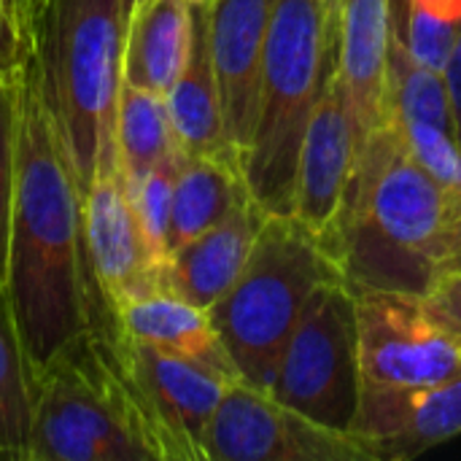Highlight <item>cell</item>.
Wrapping results in <instances>:
<instances>
[{
	"instance_id": "1",
	"label": "cell",
	"mask_w": 461,
	"mask_h": 461,
	"mask_svg": "<svg viewBox=\"0 0 461 461\" xmlns=\"http://www.w3.org/2000/svg\"><path fill=\"white\" fill-rule=\"evenodd\" d=\"M5 289L32 370L116 321L89 267L84 194L30 57L16 81V184Z\"/></svg>"
},
{
	"instance_id": "2",
	"label": "cell",
	"mask_w": 461,
	"mask_h": 461,
	"mask_svg": "<svg viewBox=\"0 0 461 461\" xmlns=\"http://www.w3.org/2000/svg\"><path fill=\"white\" fill-rule=\"evenodd\" d=\"M461 197L411 154L392 113L359 149L346 205L327 243L351 289L429 294Z\"/></svg>"
},
{
	"instance_id": "3",
	"label": "cell",
	"mask_w": 461,
	"mask_h": 461,
	"mask_svg": "<svg viewBox=\"0 0 461 461\" xmlns=\"http://www.w3.org/2000/svg\"><path fill=\"white\" fill-rule=\"evenodd\" d=\"M24 461H167L116 321L35 370Z\"/></svg>"
},
{
	"instance_id": "4",
	"label": "cell",
	"mask_w": 461,
	"mask_h": 461,
	"mask_svg": "<svg viewBox=\"0 0 461 461\" xmlns=\"http://www.w3.org/2000/svg\"><path fill=\"white\" fill-rule=\"evenodd\" d=\"M122 49V0H38L32 59L81 194L95 173L119 157L113 124Z\"/></svg>"
},
{
	"instance_id": "5",
	"label": "cell",
	"mask_w": 461,
	"mask_h": 461,
	"mask_svg": "<svg viewBox=\"0 0 461 461\" xmlns=\"http://www.w3.org/2000/svg\"><path fill=\"white\" fill-rule=\"evenodd\" d=\"M327 0H276L270 19L259 108L240 157L249 192L270 216H292L303 138L335 54Z\"/></svg>"
},
{
	"instance_id": "6",
	"label": "cell",
	"mask_w": 461,
	"mask_h": 461,
	"mask_svg": "<svg viewBox=\"0 0 461 461\" xmlns=\"http://www.w3.org/2000/svg\"><path fill=\"white\" fill-rule=\"evenodd\" d=\"M346 281L338 262L297 216H267L238 281L208 308L238 375L270 389L281 354L311 297Z\"/></svg>"
},
{
	"instance_id": "7",
	"label": "cell",
	"mask_w": 461,
	"mask_h": 461,
	"mask_svg": "<svg viewBox=\"0 0 461 461\" xmlns=\"http://www.w3.org/2000/svg\"><path fill=\"white\" fill-rule=\"evenodd\" d=\"M362 386L357 292L332 281L311 297L267 392L305 419L354 435Z\"/></svg>"
},
{
	"instance_id": "8",
	"label": "cell",
	"mask_w": 461,
	"mask_h": 461,
	"mask_svg": "<svg viewBox=\"0 0 461 461\" xmlns=\"http://www.w3.org/2000/svg\"><path fill=\"white\" fill-rule=\"evenodd\" d=\"M354 292L365 384L427 386L461 375V327L429 294Z\"/></svg>"
},
{
	"instance_id": "9",
	"label": "cell",
	"mask_w": 461,
	"mask_h": 461,
	"mask_svg": "<svg viewBox=\"0 0 461 461\" xmlns=\"http://www.w3.org/2000/svg\"><path fill=\"white\" fill-rule=\"evenodd\" d=\"M205 461H373L354 438L327 429L238 378L227 386L203 440Z\"/></svg>"
},
{
	"instance_id": "10",
	"label": "cell",
	"mask_w": 461,
	"mask_h": 461,
	"mask_svg": "<svg viewBox=\"0 0 461 461\" xmlns=\"http://www.w3.org/2000/svg\"><path fill=\"white\" fill-rule=\"evenodd\" d=\"M357 157H359L357 127L332 54L319 100L313 105L303 138L297 184H294V211H292V216H297L324 249L346 205L348 186L357 170Z\"/></svg>"
},
{
	"instance_id": "11",
	"label": "cell",
	"mask_w": 461,
	"mask_h": 461,
	"mask_svg": "<svg viewBox=\"0 0 461 461\" xmlns=\"http://www.w3.org/2000/svg\"><path fill=\"white\" fill-rule=\"evenodd\" d=\"M84 235L92 276L113 313L127 300L165 286V270L138 227L119 157L103 165L84 192Z\"/></svg>"
},
{
	"instance_id": "12",
	"label": "cell",
	"mask_w": 461,
	"mask_h": 461,
	"mask_svg": "<svg viewBox=\"0 0 461 461\" xmlns=\"http://www.w3.org/2000/svg\"><path fill=\"white\" fill-rule=\"evenodd\" d=\"M122 346L162 438L167 461H205V429L227 386L238 378L211 365L132 343L124 332Z\"/></svg>"
},
{
	"instance_id": "13",
	"label": "cell",
	"mask_w": 461,
	"mask_h": 461,
	"mask_svg": "<svg viewBox=\"0 0 461 461\" xmlns=\"http://www.w3.org/2000/svg\"><path fill=\"white\" fill-rule=\"evenodd\" d=\"M461 435V375L427 386H362L354 438L373 461H411Z\"/></svg>"
},
{
	"instance_id": "14",
	"label": "cell",
	"mask_w": 461,
	"mask_h": 461,
	"mask_svg": "<svg viewBox=\"0 0 461 461\" xmlns=\"http://www.w3.org/2000/svg\"><path fill=\"white\" fill-rule=\"evenodd\" d=\"M276 0H211V57L227 143L238 157L251 143L259 108L265 46Z\"/></svg>"
},
{
	"instance_id": "15",
	"label": "cell",
	"mask_w": 461,
	"mask_h": 461,
	"mask_svg": "<svg viewBox=\"0 0 461 461\" xmlns=\"http://www.w3.org/2000/svg\"><path fill=\"white\" fill-rule=\"evenodd\" d=\"M332 22L335 68L343 78L357 143L362 149L384 111L392 0H338Z\"/></svg>"
},
{
	"instance_id": "16",
	"label": "cell",
	"mask_w": 461,
	"mask_h": 461,
	"mask_svg": "<svg viewBox=\"0 0 461 461\" xmlns=\"http://www.w3.org/2000/svg\"><path fill=\"white\" fill-rule=\"evenodd\" d=\"M267 216L251 197L224 221L176 249L165 267V289L208 311L238 281Z\"/></svg>"
},
{
	"instance_id": "17",
	"label": "cell",
	"mask_w": 461,
	"mask_h": 461,
	"mask_svg": "<svg viewBox=\"0 0 461 461\" xmlns=\"http://www.w3.org/2000/svg\"><path fill=\"white\" fill-rule=\"evenodd\" d=\"M208 19H211V0H192L186 57L173 86L165 95L178 146L189 157L235 154L224 132L219 84H216V70H213V57H211Z\"/></svg>"
},
{
	"instance_id": "18",
	"label": "cell",
	"mask_w": 461,
	"mask_h": 461,
	"mask_svg": "<svg viewBox=\"0 0 461 461\" xmlns=\"http://www.w3.org/2000/svg\"><path fill=\"white\" fill-rule=\"evenodd\" d=\"M116 324L132 343L157 348L162 354L194 359L240 378L213 330L208 311L197 308L194 303L178 297L165 286L119 305Z\"/></svg>"
},
{
	"instance_id": "19",
	"label": "cell",
	"mask_w": 461,
	"mask_h": 461,
	"mask_svg": "<svg viewBox=\"0 0 461 461\" xmlns=\"http://www.w3.org/2000/svg\"><path fill=\"white\" fill-rule=\"evenodd\" d=\"M192 0H138L124 16L122 81L167 95L189 43Z\"/></svg>"
},
{
	"instance_id": "20",
	"label": "cell",
	"mask_w": 461,
	"mask_h": 461,
	"mask_svg": "<svg viewBox=\"0 0 461 461\" xmlns=\"http://www.w3.org/2000/svg\"><path fill=\"white\" fill-rule=\"evenodd\" d=\"M249 200L251 192L235 154H186L173 186V213L167 232L170 254L224 221Z\"/></svg>"
},
{
	"instance_id": "21",
	"label": "cell",
	"mask_w": 461,
	"mask_h": 461,
	"mask_svg": "<svg viewBox=\"0 0 461 461\" xmlns=\"http://www.w3.org/2000/svg\"><path fill=\"white\" fill-rule=\"evenodd\" d=\"M405 16L408 11L392 8L384 111H389L400 122H427L456 135L454 105H451L446 76L421 65L411 54L405 43Z\"/></svg>"
},
{
	"instance_id": "22",
	"label": "cell",
	"mask_w": 461,
	"mask_h": 461,
	"mask_svg": "<svg viewBox=\"0 0 461 461\" xmlns=\"http://www.w3.org/2000/svg\"><path fill=\"white\" fill-rule=\"evenodd\" d=\"M116 151L127 176H140L159 162L184 154L170 122L165 95L122 81L116 103Z\"/></svg>"
},
{
	"instance_id": "23",
	"label": "cell",
	"mask_w": 461,
	"mask_h": 461,
	"mask_svg": "<svg viewBox=\"0 0 461 461\" xmlns=\"http://www.w3.org/2000/svg\"><path fill=\"white\" fill-rule=\"evenodd\" d=\"M35 370L22 346L8 289L0 286V459L24 461Z\"/></svg>"
},
{
	"instance_id": "24",
	"label": "cell",
	"mask_w": 461,
	"mask_h": 461,
	"mask_svg": "<svg viewBox=\"0 0 461 461\" xmlns=\"http://www.w3.org/2000/svg\"><path fill=\"white\" fill-rule=\"evenodd\" d=\"M184 157L186 154H176L140 176H127L138 227L143 232V240L154 262L162 270L167 267V259H170L167 232H170V213H173V186H176V176H178Z\"/></svg>"
},
{
	"instance_id": "25",
	"label": "cell",
	"mask_w": 461,
	"mask_h": 461,
	"mask_svg": "<svg viewBox=\"0 0 461 461\" xmlns=\"http://www.w3.org/2000/svg\"><path fill=\"white\" fill-rule=\"evenodd\" d=\"M389 113V111H386ZM402 138L411 149V154L416 157V162L435 176L446 189L456 192L461 197V157H459V140L454 132L427 124V122H400Z\"/></svg>"
},
{
	"instance_id": "26",
	"label": "cell",
	"mask_w": 461,
	"mask_h": 461,
	"mask_svg": "<svg viewBox=\"0 0 461 461\" xmlns=\"http://www.w3.org/2000/svg\"><path fill=\"white\" fill-rule=\"evenodd\" d=\"M16 81H0V286H5L8 270V235L16 184Z\"/></svg>"
},
{
	"instance_id": "27",
	"label": "cell",
	"mask_w": 461,
	"mask_h": 461,
	"mask_svg": "<svg viewBox=\"0 0 461 461\" xmlns=\"http://www.w3.org/2000/svg\"><path fill=\"white\" fill-rule=\"evenodd\" d=\"M459 22L421 5V3H408V16H405V43L411 49V54L443 73L446 65H448V57L454 51V43H456V35H459Z\"/></svg>"
},
{
	"instance_id": "28",
	"label": "cell",
	"mask_w": 461,
	"mask_h": 461,
	"mask_svg": "<svg viewBox=\"0 0 461 461\" xmlns=\"http://www.w3.org/2000/svg\"><path fill=\"white\" fill-rule=\"evenodd\" d=\"M35 27L0 5V81H16L32 57Z\"/></svg>"
},
{
	"instance_id": "29",
	"label": "cell",
	"mask_w": 461,
	"mask_h": 461,
	"mask_svg": "<svg viewBox=\"0 0 461 461\" xmlns=\"http://www.w3.org/2000/svg\"><path fill=\"white\" fill-rule=\"evenodd\" d=\"M429 297L461 327V273H440L429 289Z\"/></svg>"
},
{
	"instance_id": "30",
	"label": "cell",
	"mask_w": 461,
	"mask_h": 461,
	"mask_svg": "<svg viewBox=\"0 0 461 461\" xmlns=\"http://www.w3.org/2000/svg\"><path fill=\"white\" fill-rule=\"evenodd\" d=\"M448 92H451V105H454V122H456V135L461 132V27L454 43V51L448 57V65L443 70Z\"/></svg>"
},
{
	"instance_id": "31",
	"label": "cell",
	"mask_w": 461,
	"mask_h": 461,
	"mask_svg": "<svg viewBox=\"0 0 461 461\" xmlns=\"http://www.w3.org/2000/svg\"><path fill=\"white\" fill-rule=\"evenodd\" d=\"M440 273H461V213L448 224L443 238Z\"/></svg>"
},
{
	"instance_id": "32",
	"label": "cell",
	"mask_w": 461,
	"mask_h": 461,
	"mask_svg": "<svg viewBox=\"0 0 461 461\" xmlns=\"http://www.w3.org/2000/svg\"><path fill=\"white\" fill-rule=\"evenodd\" d=\"M0 5L5 11H11L14 16L30 22L35 27V8H38V0H0Z\"/></svg>"
},
{
	"instance_id": "33",
	"label": "cell",
	"mask_w": 461,
	"mask_h": 461,
	"mask_svg": "<svg viewBox=\"0 0 461 461\" xmlns=\"http://www.w3.org/2000/svg\"><path fill=\"white\" fill-rule=\"evenodd\" d=\"M413 3H421V5H427V8H432V11H438V14H443V16L461 24V0H413Z\"/></svg>"
},
{
	"instance_id": "34",
	"label": "cell",
	"mask_w": 461,
	"mask_h": 461,
	"mask_svg": "<svg viewBox=\"0 0 461 461\" xmlns=\"http://www.w3.org/2000/svg\"><path fill=\"white\" fill-rule=\"evenodd\" d=\"M135 3H138V0H122V5H124V16H127V11H130Z\"/></svg>"
},
{
	"instance_id": "35",
	"label": "cell",
	"mask_w": 461,
	"mask_h": 461,
	"mask_svg": "<svg viewBox=\"0 0 461 461\" xmlns=\"http://www.w3.org/2000/svg\"><path fill=\"white\" fill-rule=\"evenodd\" d=\"M456 140H459V157H461V132L456 135ZM459 192H461V186H459Z\"/></svg>"
}]
</instances>
